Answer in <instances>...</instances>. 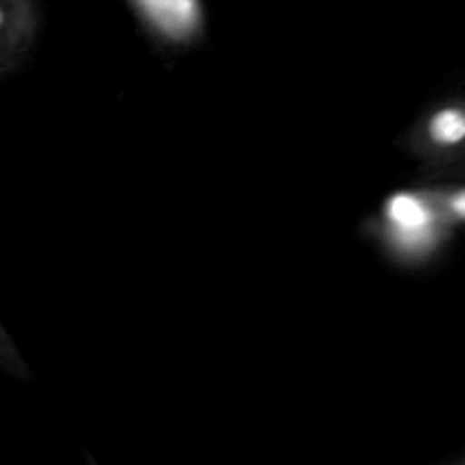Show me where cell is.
I'll return each mask as SVG.
<instances>
[{
  "label": "cell",
  "instance_id": "cell-1",
  "mask_svg": "<svg viewBox=\"0 0 465 465\" xmlns=\"http://www.w3.org/2000/svg\"><path fill=\"white\" fill-rule=\"evenodd\" d=\"M375 232L381 248L404 266L431 262L457 234L440 218L425 182L393 191L377 212Z\"/></svg>",
  "mask_w": 465,
  "mask_h": 465
},
{
  "label": "cell",
  "instance_id": "cell-7",
  "mask_svg": "<svg viewBox=\"0 0 465 465\" xmlns=\"http://www.w3.org/2000/svg\"><path fill=\"white\" fill-rule=\"evenodd\" d=\"M452 463L454 465H465V452H461V454H457V457L452 459Z\"/></svg>",
  "mask_w": 465,
  "mask_h": 465
},
{
  "label": "cell",
  "instance_id": "cell-2",
  "mask_svg": "<svg viewBox=\"0 0 465 465\" xmlns=\"http://www.w3.org/2000/svg\"><path fill=\"white\" fill-rule=\"evenodd\" d=\"M400 145L420 163L422 180H465V89L425 104Z\"/></svg>",
  "mask_w": 465,
  "mask_h": 465
},
{
  "label": "cell",
  "instance_id": "cell-4",
  "mask_svg": "<svg viewBox=\"0 0 465 465\" xmlns=\"http://www.w3.org/2000/svg\"><path fill=\"white\" fill-rule=\"evenodd\" d=\"M39 0H0V66L16 71L39 36Z\"/></svg>",
  "mask_w": 465,
  "mask_h": 465
},
{
  "label": "cell",
  "instance_id": "cell-8",
  "mask_svg": "<svg viewBox=\"0 0 465 465\" xmlns=\"http://www.w3.org/2000/svg\"><path fill=\"white\" fill-rule=\"evenodd\" d=\"M7 73H12V71H9L7 66H0V77H5V75H7Z\"/></svg>",
  "mask_w": 465,
  "mask_h": 465
},
{
  "label": "cell",
  "instance_id": "cell-5",
  "mask_svg": "<svg viewBox=\"0 0 465 465\" xmlns=\"http://www.w3.org/2000/svg\"><path fill=\"white\" fill-rule=\"evenodd\" d=\"M450 230H465V180H422Z\"/></svg>",
  "mask_w": 465,
  "mask_h": 465
},
{
  "label": "cell",
  "instance_id": "cell-3",
  "mask_svg": "<svg viewBox=\"0 0 465 465\" xmlns=\"http://www.w3.org/2000/svg\"><path fill=\"white\" fill-rule=\"evenodd\" d=\"M141 30L159 48H193L207 32V9L203 0H125Z\"/></svg>",
  "mask_w": 465,
  "mask_h": 465
},
{
  "label": "cell",
  "instance_id": "cell-6",
  "mask_svg": "<svg viewBox=\"0 0 465 465\" xmlns=\"http://www.w3.org/2000/svg\"><path fill=\"white\" fill-rule=\"evenodd\" d=\"M0 371H5L9 377H14V380H32L30 366H27V361L23 359L21 350L16 348V343H14V339L9 336V331L3 327V322H0Z\"/></svg>",
  "mask_w": 465,
  "mask_h": 465
}]
</instances>
